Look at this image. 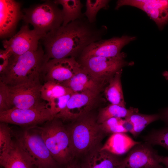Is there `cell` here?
Listing matches in <instances>:
<instances>
[{"label":"cell","mask_w":168,"mask_h":168,"mask_svg":"<svg viewBox=\"0 0 168 168\" xmlns=\"http://www.w3.org/2000/svg\"><path fill=\"white\" fill-rule=\"evenodd\" d=\"M35 168H37V167H35Z\"/></svg>","instance_id":"38"},{"label":"cell","mask_w":168,"mask_h":168,"mask_svg":"<svg viewBox=\"0 0 168 168\" xmlns=\"http://www.w3.org/2000/svg\"><path fill=\"white\" fill-rule=\"evenodd\" d=\"M99 93L91 91L73 92L65 108L56 118L63 121L70 120L88 114L93 106Z\"/></svg>","instance_id":"14"},{"label":"cell","mask_w":168,"mask_h":168,"mask_svg":"<svg viewBox=\"0 0 168 168\" xmlns=\"http://www.w3.org/2000/svg\"><path fill=\"white\" fill-rule=\"evenodd\" d=\"M160 156L152 145L141 142L129 151L121 164L127 168H164L160 162Z\"/></svg>","instance_id":"11"},{"label":"cell","mask_w":168,"mask_h":168,"mask_svg":"<svg viewBox=\"0 0 168 168\" xmlns=\"http://www.w3.org/2000/svg\"><path fill=\"white\" fill-rule=\"evenodd\" d=\"M160 119L168 126V107L164 108L159 114Z\"/></svg>","instance_id":"33"},{"label":"cell","mask_w":168,"mask_h":168,"mask_svg":"<svg viewBox=\"0 0 168 168\" xmlns=\"http://www.w3.org/2000/svg\"><path fill=\"white\" fill-rule=\"evenodd\" d=\"M54 1L58 5L62 6V26H66L85 16L84 14L82 13L83 5L80 0H56Z\"/></svg>","instance_id":"22"},{"label":"cell","mask_w":168,"mask_h":168,"mask_svg":"<svg viewBox=\"0 0 168 168\" xmlns=\"http://www.w3.org/2000/svg\"><path fill=\"white\" fill-rule=\"evenodd\" d=\"M106 26H97L84 16L51 31L40 40L47 60L74 57L95 42L102 40L106 34Z\"/></svg>","instance_id":"1"},{"label":"cell","mask_w":168,"mask_h":168,"mask_svg":"<svg viewBox=\"0 0 168 168\" xmlns=\"http://www.w3.org/2000/svg\"><path fill=\"white\" fill-rule=\"evenodd\" d=\"M72 92L70 89L60 84L47 81L42 85L41 96L42 99L49 102L55 98Z\"/></svg>","instance_id":"25"},{"label":"cell","mask_w":168,"mask_h":168,"mask_svg":"<svg viewBox=\"0 0 168 168\" xmlns=\"http://www.w3.org/2000/svg\"><path fill=\"white\" fill-rule=\"evenodd\" d=\"M122 69L117 72L110 79L104 90L105 96L110 104L125 107L121 81Z\"/></svg>","instance_id":"21"},{"label":"cell","mask_w":168,"mask_h":168,"mask_svg":"<svg viewBox=\"0 0 168 168\" xmlns=\"http://www.w3.org/2000/svg\"><path fill=\"white\" fill-rule=\"evenodd\" d=\"M72 93L55 98L50 102L47 103L54 118H56L64 109Z\"/></svg>","instance_id":"29"},{"label":"cell","mask_w":168,"mask_h":168,"mask_svg":"<svg viewBox=\"0 0 168 168\" xmlns=\"http://www.w3.org/2000/svg\"><path fill=\"white\" fill-rule=\"evenodd\" d=\"M39 128L47 147L57 164L66 165L75 159L67 128L59 119L54 118Z\"/></svg>","instance_id":"4"},{"label":"cell","mask_w":168,"mask_h":168,"mask_svg":"<svg viewBox=\"0 0 168 168\" xmlns=\"http://www.w3.org/2000/svg\"><path fill=\"white\" fill-rule=\"evenodd\" d=\"M11 129L12 136L38 168H55L57 163L52 156L38 127Z\"/></svg>","instance_id":"5"},{"label":"cell","mask_w":168,"mask_h":168,"mask_svg":"<svg viewBox=\"0 0 168 168\" xmlns=\"http://www.w3.org/2000/svg\"><path fill=\"white\" fill-rule=\"evenodd\" d=\"M21 3L14 0H0V37L1 39L12 37L15 34L23 13Z\"/></svg>","instance_id":"16"},{"label":"cell","mask_w":168,"mask_h":168,"mask_svg":"<svg viewBox=\"0 0 168 168\" xmlns=\"http://www.w3.org/2000/svg\"><path fill=\"white\" fill-rule=\"evenodd\" d=\"M54 1L47 0L24 8L22 19L25 24H30L33 29L44 37L62 24V11Z\"/></svg>","instance_id":"6"},{"label":"cell","mask_w":168,"mask_h":168,"mask_svg":"<svg viewBox=\"0 0 168 168\" xmlns=\"http://www.w3.org/2000/svg\"><path fill=\"white\" fill-rule=\"evenodd\" d=\"M138 110L132 107L126 109L125 107L118 105L110 104L102 108L100 111L97 118V122L100 124L112 118L125 119Z\"/></svg>","instance_id":"23"},{"label":"cell","mask_w":168,"mask_h":168,"mask_svg":"<svg viewBox=\"0 0 168 168\" xmlns=\"http://www.w3.org/2000/svg\"><path fill=\"white\" fill-rule=\"evenodd\" d=\"M115 168H127L125 166H123L122 165L120 164L117 167H116Z\"/></svg>","instance_id":"37"},{"label":"cell","mask_w":168,"mask_h":168,"mask_svg":"<svg viewBox=\"0 0 168 168\" xmlns=\"http://www.w3.org/2000/svg\"><path fill=\"white\" fill-rule=\"evenodd\" d=\"M139 8L145 12L162 30L168 22V0H119L115 9L124 6Z\"/></svg>","instance_id":"13"},{"label":"cell","mask_w":168,"mask_h":168,"mask_svg":"<svg viewBox=\"0 0 168 168\" xmlns=\"http://www.w3.org/2000/svg\"><path fill=\"white\" fill-rule=\"evenodd\" d=\"M54 118L47 103L44 101L30 108H13L0 112V122L27 127L36 126Z\"/></svg>","instance_id":"7"},{"label":"cell","mask_w":168,"mask_h":168,"mask_svg":"<svg viewBox=\"0 0 168 168\" xmlns=\"http://www.w3.org/2000/svg\"><path fill=\"white\" fill-rule=\"evenodd\" d=\"M162 75L165 79L168 81V71H166L163 72Z\"/></svg>","instance_id":"36"},{"label":"cell","mask_w":168,"mask_h":168,"mask_svg":"<svg viewBox=\"0 0 168 168\" xmlns=\"http://www.w3.org/2000/svg\"><path fill=\"white\" fill-rule=\"evenodd\" d=\"M110 2L108 0H87L85 16L89 22L95 23L98 12L101 9H107Z\"/></svg>","instance_id":"26"},{"label":"cell","mask_w":168,"mask_h":168,"mask_svg":"<svg viewBox=\"0 0 168 168\" xmlns=\"http://www.w3.org/2000/svg\"><path fill=\"white\" fill-rule=\"evenodd\" d=\"M82 67L74 57L51 59L45 64L41 76L44 82L51 81L62 84L71 78Z\"/></svg>","instance_id":"9"},{"label":"cell","mask_w":168,"mask_h":168,"mask_svg":"<svg viewBox=\"0 0 168 168\" xmlns=\"http://www.w3.org/2000/svg\"><path fill=\"white\" fill-rule=\"evenodd\" d=\"M47 61L40 43L36 50L20 55H12L6 69L0 74V81L11 86L39 80Z\"/></svg>","instance_id":"2"},{"label":"cell","mask_w":168,"mask_h":168,"mask_svg":"<svg viewBox=\"0 0 168 168\" xmlns=\"http://www.w3.org/2000/svg\"><path fill=\"white\" fill-rule=\"evenodd\" d=\"M43 37L33 29H30L28 24H25L17 33L8 40H3L2 43L5 49L12 55H18L37 50L39 40Z\"/></svg>","instance_id":"12"},{"label":"cell","mask_w":168,"mask_h":168,"mask_svg":"<svg viewBox=\"0 0 168 168\" xmlns=\"http://www.w3.org/2000/svg\"><path fill=\"white\" fill-rule=\"evenodd\" d=\"M145 142L152 145H158L168 149V126L153 130L144 137Z\"/></svg>","instance_id":"27"},{"label":"cell","mask_w":168,"mask_h":168,"mask_svg":"<svg viewBox=\"0 0 168 168\" xmlns=\"http://www.w3.org/2000/svg\"><path fill=\"white\" fill-rule=\"evenodd\" d=\"M126 56L124 53L114 58L91 56L79 58L77 61L99 82L104 84L108 82L116 73L123 68L131 66L132 62L125 60Z\"/></svg>","instance_id":"8"},{"label":"cell","mask_w":168,"mask_h":168,"mask_svg":"<svg viewBox=\"0 0 168 168\" xmlns=\"http://www.w3.org/2000/svg\"><path fill=\"white\" fill-rule=\"evenodd\" d=\"M0 165L3 168H35L32 160L15 139L0 152Z\"/></svg>","instance_id":"17"},{"label":"cell","mask_w":168,"mask_h":168,"mask_svg":"<svg viewBox=\"0 0 168 168\" xmlns=\"http://www.w3.org/2000/svg\"><path fill=\"white\" fill-rule=\"evenodd\" d=\"M88 114L76 119L67 127L75 158L85 156L101 145L106 135L97 119Z\"/></svg>","instance_id":"3"},{"label":"cell","mask_w":168,"mask_h":168,"mask_svg":"<svg viewBox=\"0 0 168 168\" xmlns=\"http://www.w3.org/2000/svg\"><path fill=\"white\" fill-rule=\"evenodd\" d=\"M11 55V54L7 50L0 49V74L2 73L6 69Z\"/></svg>","instance_id":"32"},{"label":"cell","mask_w":168,"mask_h":168,"mask_svg":"<svg viewBox=\"0 0 168 168\" xmlns=\"http://www.w3.org/2000/svg\"><path fill=\"white\" fill-rule=\"evenodd\" d=\"M42 86L39 80L13 86H8L12 108L27 109L41 102Z\"/></svg>","instance_id":"10"},{"label":"cell","mask_w":168,"mask_h":168,"mask_svg":"<svg viewBox=\"0 0 168 168\" xmlns=\"http://www.w3.org/2000/svg\"><path fill=\"white\" fill-rule=\"evenodd\" d=\"M102 145L97 147L85 156L83 168H115L121 164L123 159L106 151L101 149Z\"/></svg>","instance_id":"18"},{"label":"cell","mask_w":168,"mask_h":168,"mask_svg":"<svg viewBox=\"0 0 168 168\" xmlns=\"http://www.w3.org/2000/svg\"><path fill=\"white\" fill-rule=\"evenodd\" d=\"M160 160V163L164 165V168H168V156H161Z\"/></svg>","instance_id":"35"},{"label":"cell","mask_w":168,"mask_h":168,"mask_svg":"<svg viewBox=\"0 0 168 168\" xmlns=\"http://www.w3.org/2000/svg\"><path fill=\"white\" fill-rule=\"evenodd\" d=\"M124 120L122 118H112L100 124L106 135L117 133H125L128 132L123 126Z\"/></svg>","instance_id":"28"},{"label":"cell","mask_w":168,"mask_h":168,"mask_svg":"<svg viewBox=\"0 0 168 168\" xmlns=\"http://www.w3.org/2000/svg\"><path fill=\"white\" fill-rule=\"evenodd\" d=\"M141 142L134 141L125 133H115L110 135L101 149L119 156L129 152Z\"/></svg>","instance_id":"20"},{"label":"cell","mask_w":168,"mask_h":168,"mask_svg":"<svg viewBox=\"0 0 168 168\" xmlns=\"http://www.w3.org/2000/svg\"><path fill=\"white\" fill-rule=\"evenodd\" d=\"M11 128L8 124L0 122V152L7 148L12 141Z\"/></svg>","instance_id":"30"},{"label":"cell","mask_w":168,"mask_h":168,"mask_svg":"<svg viewBox=\"0 0 168 168\" xmlns=\"http://www.w3.org/2000/svg\"><path fill=\"white\" fill-rule=\"evenodd\" d=\"M55 168H57L55 167ZM83 168L82 164H80L76 160H73L71 162L66 165L64 168Z\"/></svg>","instance_id":"34"},{"label":"cell","mask_w":168,"mask_h":168,"mask_svg":"<svg viewBox=\"0 0 168 168\" xmlns=\"http://www.w3.org/2000/svg\"><path fill=\"white\" fill-rule=\"evenodd\" d=\"M12 108L11 105L8 86L0 81V112Z\"/></svg>","instance_id":"31"},{"label":"cell","mask_w":168,"mask_h":168,"mask_svg":"<svg viewBox=\"0 0 168 168\" xmlns=\"http://www.w3.org/2000/svg\"><path fill=\"white\" fill-rule=\"evenodd\" d=\"M135 39L134 36L123 35L121 37L100 40L87 46L79 58L91 56L107 58L117 57L123 53L121 51L124 46Z\"/></svg>","instance_id":"15"},{"label":"cell","mask_w":168,"mask_h":168,"mask_svg":"<svg viewBox=\"0 0 168 168\" xmlns=\"http://www.w3.org/2000/svg\"><path fill=\"white\" fill-rule=\"evenodd\" d=\"M103 84L96 80L82 66L73 76L61 85L69 88L73 92L79 93L87 91L99 92Z\"/></svg>","instance_id":"19"},{"label":"cell","mask_w":168,"mask_h":168,"mask_svg":"<svg viewBox=\"0 0 168 168\" xmlns=\"http://www.w3.org/2000/svg\"><path fill=\"white\" fill-rule=\"evenodd\" d=\"M160 119L159 114H146L135 112L124 119L133 125L131 133L134 137H137L149 124Z\"/></svg>","instance_id":"24"}]
</instances>
